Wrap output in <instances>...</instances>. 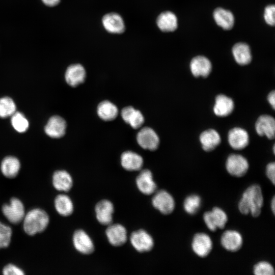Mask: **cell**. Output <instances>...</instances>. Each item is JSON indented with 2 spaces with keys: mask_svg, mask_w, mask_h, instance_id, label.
<instances>
[{
  "mask_svg": "<svg viewBox=\"0 0 275 275\" xmlns=\"http://www.w3.org/2000/svg\"><path fill=\"white\" fill-rule=\"evenodd\" d=\"M264 199L261 187L254 184L249 186L243 193L238 202L239 212L244 215L251 214L257 217L260 215Z\"/></svg>",
  "mask_w": 275,
  "mask_h": 275,
  "instance_id": "obj_1",
  "label": "cell"
},
{
  "mask_svg": "<svg viewBox=\"0 0 275 275\" xmlns=\"http://www.w3.org/2000/svg\"><path fill=\"white\" fill-rule=\"evenodd\" d=\"M22 222L25 233L33 236L42 232L46 229L49 223V217L45 211L36 208L25 213Z\"/></svg>",
  "mask_w": 275,
  "mask_h": 275,
  "instance_id": "obj_2",
  "label": "cell"
},
{
  "mask_svg": "<svg viewBox=\"0 0 275 275\" xmlns=\"http://www.w3.org/2000/svg\"><path fill=\"white\" fill-rule=\"evenodd\" d=\"M2 211L6 219L13 224L22 222L25 214L23 203L16 197L12 198L9 204H4Z\"/></svg>",
  "mask_w": 275,
  "mask_h": 275,
  "instance_id": "obj_3",
  "label": "cell"
},
{
  "mask_svg": "<svg viewBox=\"0 0 275 275\" xmlns=\"http://www.w3.org/2000/svg\"><path fill=\"white\" fill-rule=\"evenodd\" d=\"M228 219L226 212L218 207H214L211 211H206L203 214L206 226L212 232L215 231L217 228H224Z\"/></svg>",
  "mask_w": 275,
  "mask_h": 275,
  "instance_id": "obj_4",
  "label": "cell"
},
{
  "mask_svg": "<svg viewBox=\"0 0 275 275\" xmlns=\"http://www.w3.org/2000/svg\"><path fill=\"white\" fill-rule=\"evenodd\" d=\"M152 203L156 209L164 215L172 213L175 207V202L173 196L163 189L155 193L152 199Z\"/></svg>",
  "mask_w": 275,
  "mask_h": 275,
  "instance_id": "obj_5",
  "label": "cell"
},
{
  "mask_svg": "<svg viewBox=\"0 0 275 275\" xmlns=\"http://www.w3.org/2000/svg\"><path fill=\"white\" fill-rule=\"evenodd\" d=\"M249 164L246 159L239 154H231L227 159L226 168L228 173L234 177H241L248 172Z\"/></svg>",
  "mask_w": 275,
  "mask_h": 275,
  "instance_id": "obj_6",
  "label": "cell"
},
{
  "mask_svg": "<svg viewBox=\"0 0 275 275\" xmlns=\"http://www.w3.org/2000/svg\"><path fill=\"white\" fill-rule=\"evenodd\" d=\"M191 247L194 253L201 258L207 257L211 252L213 243L211 237L205 233H197L193 238Z\"/></svg>",
  "mask_w": 275,
  "mask_h": 275,
  "instance_id": "obj_7",
  "label": "cell"
},
{
  "mask_svg": "<svg viewBox=\"0 0 275 275\" xmlns=\"http://www.w3.org/2000/svg\"><path fill=\"white\" fill-rule=\"evenodd\" d=\"M130 241L132 246L140 253L149 252L154 246L153 238L143 229L133 232Z\"/></svg>",
  "mask_w": 275,
  "mask_h": 275,
  "instance_id": "obj_8",
  "label": "cell"
},
{
  "mask_svg": "<svg viewBox=\"0 0 275 275\" xmlns=\"http://www.w3.org/2000/svg\"><path fill=\"white\" fill-rule=\"evenodd\" d=\"M221 243L227 251L235 252L239 251L242 247L243 237L238 231L235 230H228L222 234Z\"/></svg>",
  "mask_w": 275,
  "mask_h": 275,
  "instance_id": "obj_9",
  "label": "cell"
},
{
  "mask_svg": "<svg viewBox=\"0 0 275 275\" xmlns=\"http://www.w3.org/2000/svg\"><path fill=\"white\" fill-rule=\"evenodd\" d=\"M72 241L75 249L82 254L89 255L94 251L92 240L83 230L78 229L74 232Z\"/></svg>",
  "mask_w": 275,
  "mask_h": 275,
  "instance_id": "obj_10",
  "label": "cell"
},
{
  "mask_svg": "<svg viewBox=\"0 0 275 275\" xmlns=\"http://www.w3.org/2000/svg\"><path fill=\"white\" fill-rule=\"evenodd\" d=\"M137 142L145 149L156 150L159 145V139L156 133L151 128H142L138 133Z\"/></svg>",
  "mask_w": 275,
  "mask_h": 275,
  "instance_id": "obj_11",
  "label": "cell"
},
{
  "mask_svg": "<svg viewBox=\"0 0 275 275\" xmlns=\"http://www.w3.org/2000/svg\"><path fill=\"white\" fill-rule=\"evenodd\" d=\"M66 122L61 116H53L47 122L45 133L51 138L58 139L64 136L66 132Z\"/></svg>",
  "mask_w": 275,
  "mask_h": 275,
  "instance_id": "obj_12",
  "label": "cell"
},
{
  "mask_svg": "<svg viewBox=\"0 0 275 275\" xmlns=\"http://www.w3.org/2000/svg\"><path fill=\"white\" fill-rule=\"evenodd\" d=\"M95 210L98 222L105 226L112 224L114 208L113 203L108 200H102L96 205Z\"/></svg>",
  "mask_w": 275,
  "mask_h": 275,
  "instance_id": "obj_13",
  "label": "cell"
},
{
  "mask_svg": "<svg viewBox=\"0 0 275 275\" xmlns=\"http://www.w3.org/2000/svg\"><path fill=\"white\" fill-rule=\"evenodd\" d=\"M106 235L109 242L114 246H120L127 241V231L125 228L119 224L108 225Z\"/></svg>",
  "mask_w": 275,
  "mask_h": 275,
  "instance_id": "obj_14",
  "label": "cell"
},
{
  "mask_svg": "<svg viewBox=\"0 0 275 275\" xmlns=\"http://www.w3.org/2000/svg\"><path fill=\"white\" fill-rule=\"evenodd\" d=\"M136 184L139 190L143 194L150 195L156 190L157 185L153 179L151 172L145 169L136 178Z\"/></svg>",
  "mask_w": 275,
  "mask_h": 275,
  "instance_id": "obj_15",
  "label": "cell"
},
{
  "mask_svg": "<svg viewBox=\"0 0 275 275\" xmlns=\"http://www.w3.org/2000/svg\"><path fill=\"white\" fill-rule=\"evenodd\" d=\"M257 133L260 136H266L269 139H273L275 133L274 119L269 115L260 116L255 124Z\"/></svg>",
  "mask_w": 275,
  "mask_h": 275,
  "instance_id": "obj_16",
  "label": "cell"
},
{
  "mask_svg": "<svg viewBox=\"0 0 275 275\" xmlns=\"http://www.w3.org/2000/svg\"><path fill=\"white\" fill-rule=\"evenodd\" d=\"M228 142L230 146L235 150H240L246 147L249 142L246 131L241 128L231 129L228 133Z\"/></svg>",
  "mask_w": 275,
  "mask_h": 275,
  "instance_id": "obj_17",
  "label": "cell"
},
{
  "mask_svg": "<svg viewBox=\"0 0 275 275\" xmlns=\"http://www.w3.org/2000/svg\"><path fill=\"white\" fill-rule=\"evenodd\" d=\"M86 77V71L80 64L69 66L66 69L65 78L67 83L71 87H76L82 83Z\"/></svg>",
  "mask_w": 275,
  "mask_h": 275,
  "instance_id": "obj_18",
  "label": "cell"
},
{
  "mask_svg": "<svg viewBox=\"0 0 275 275\" xmlns=\"http://www.w3.org/2000/svg\"><path fill=\"white\" fill-rule=\"evenodd\" d=\"M102 22L104 29L111 33L121 34L125 30L124 21L117 13H111L105 15Z\"/></svg>",
  "mask_w": 275,
  "mask_h": 275,
  "instance_id": "obj_19",
  "label": "cell"
},
{
  "mask_svg": "<svg viewBox=\"0 0 275 275\" xmlns=\"http://www.w3.org/2000/svg\"><path fill=\"white\" fill-rule=\"evenodd\" d=\"M211 64L204 56H197L192 59L190 68L192 74L196 77H207L211 72Z\"/></svg>",
  "mask_w": 275,
  "mask_h": 275,
  "instance_id": "obj_20",
  "label": "cell"
},
{
  "mask_svg": "<svg viewBox=\"0 0 275 275\" xmlns=\"http://www.w3.org/2000/svg\"><path fill=\"white\" fill-rule=\"evenodd\" d=\"M52 183L57 190L67 192L72 187L73 180L72 177L67 171L57 170L52 175Z\"/></svg>",
  "mask_w": 275,
  "mask_h": 275,
  "instance_id": "obj_21",
  "label": "cell"
},
{
  "mask_svg": "<svg viewBox=\"0 0 275 275\" xmlns=\"http://www.w3.org/2000/svg\"><path fill=\"white\" fill-rule=\"evenodd\" d=\"M19 160L13 156H7L2 161L0 169L3 175L8 178H14L19 173L20 169Z\"/></svg>",
  "mask_w": 275,
  "mask_h": 275,
  "instance_id": "obj_22",
  "label": "cell"
},
{
  "mask_svg": "<svg viewBox=\"0 0 275 275\" xmlns=\"http://www.w3.org/2000/svg\"><path fill=\"white\" fill-rule=\"evenodd\" d=\"M233 101L230 97L223 94L216 96L213 107L214 114L219 117L229 115L233 111Z\"/></svg>",
  "mask_w": 275,
  "mask_h": 275,
  "instance_id": "obj_23",
  "label": "cell"
},
{
  "mask_svg": "<svg viewBox=\"0 0 275 275\" xmlns=\"http://www.w3.org/2000/svg\"><path fill=\"white\" fill-rule=\"evenodd\" d=\"M121 162L123 168L130 171L140 170L143 164L141 156L132 151L124 152L121 157Z\"/></svg>",
  "mask_w": 275,
  "mask_h": 275,
  "instance_id": "obj_24",
  "label": "cell"
},
{
  "mask_svg": "<svg viewBox=\"0 0 275 275\" xmlns=\"http://www.w3.org/2000/svg\"><path fill=\"white\" fill-rule=\"evenodd\" d=\"M221 140L218 133L213 129L206 130L200 135L202 148L206 151L214 150L220 144Z\"/></svg>",
  "mask_w": 275,
  "mask_h": 275,
  "instance_id": "obj_25",
  "label": "cell"
},
{
  "mask_svg": "<svg viewBox=\"0 0 275 275\" xmlns=\"http://www.w3.org/2000/svg\"><path fill=\"white\" fill-rule=\"evenodd\" d=\"M123 120L134 129L140 127L144 122L142 113L132 106L124 107L121 111Z\"/></svg>",
  "mask_w": 275,
  "mask_h": 275,
  "instance_id": "obj_26",
  "label": "cell"
},
{
  "mask_svg": "<svg viewBox=\"0 0 275 275\" xmlns=\"http://www.w3.org/2000/svg\"><path fill=\"white\" fill-rule=\"evenodd\" d=\"M232 53L236 62L239 65H245L250 63L252 55L250 47L244 43H238L232 48Z\"/></svg>",
  "mask_w": 275,
  "mask_h": 275,
  "instance_id": "obj_27",
  "label": "cell"
},
{
  "mask_svg": "<svg viewBox=\"0 0 275 275\" xmlns=\"http://www.w3.org/2000/svg\"><path fill=\"white\" fill-rule=\"evenodd\" d=\"M157 24L162 31L172 32L177 28V18L173 13L170 11L164 12L158 16Z\"/></svg>",
  "mask_w": 275,
  "mask_h": 275,
  "instance_id": "obj_28",
  "label": "cell"
},
{
  "mask_svg": "<svg viewBox=\"0 0 275 275\" xmlns=\"http://www.w3.org/2000/svg\"><path fill=\"white\" fill-rule=\"evenodd\" d=\"M54 207L62 216H68L73 211V204L70 198L65 194L58 195L54 199Z\"/></svg>",
  "mask_w": 275,
  "mask_h": 275,
  "instance_id": "obj_29",
  "label": "cell"
},
{
  "mask_svg": "<svg viewBox=\"0 0 275 275\" xmlns=\"http://www.w3.org/2000/svg\"><path fill=\"white\" fill-rule=\"evenodd\" d=\"M213 17L217 24L225 30H230L234 25V16L230 11L217 8L214 11Z\"/></svg>",
  "mask_w": 275,
  "mask_h": 275,
  "instance_id": "obj_30",
  "label": "cell"
},
{
  "mask_svg": "<svg viewBox=\"0 0 275 275\" xmlns=\"http://www.w3.org/2000/svg\"><path fill=\"white\" fill-rule=\"evenodd\" d=\"M98 116L103 120L111 121L115 119L118 114L117 106L109 101H103L97 107Z\"/></svg>",
  "mask_w": 275,
  "mask_h": 275,
  "instance_id": "obj_31",
  "label": "cell"
},
{
  "mask_svg": "<svg viewBox=\"0 0 275 275\" xmlns=\"http://www.w3.org/2000/svg\"><path fill=\"white\" fill-rule=\"evenodd\" d=\"M202 204L201 197L196 194L186 197L183 202V209L188 214H195L200 209Z\"/></svg>",
  "mask_w": 275,
  "mask_h": 275,
  "instance_id": "obj_32",
  "label": "cell"
},
{
  "mask_svg": "<svg viewBox=\"0 0 275 275\" xmlns=\"http://www.w3.org/2000/svg\"><path fill=\"white\" fill-rule=\"evenodd\" d=\"M11 123L13 128L18 132H25L29 127V122L22 113L15 112L11 116Z\"/></svg>",
  "mask_w": 275,
  "mask_h": 275,
  "instance_id": "obj_33",
  "label": "cell"
},
{
  "mask_svg": "<svg viewBox=\"0 0 275 275\" xmlns=\"http://www.w3.org/2000/svg\"><path fill=\"white\" fill-rule=\"evenodd\" d=\"M16 111V106L14 100L9 97L0 98V118L11 117Z\"/></svg>",
  "mask_w": 275,
  "mask_h": 275,
  "instance_id": "obj_34",
  "label": "cell"
},
{
  "mask_svg": "<svg viewBox=\"0 0 275 275\" xmlns=\"http://www.w3.org/2000/svg\"><path fill=\"white\" fill-rule=\"evenodd\" d=\"M12 234L11 227L0 222V249L6 248L9 245Z\"/></svg>",
  "mask_w": 275,
  "mask_h": 275,
  "instance_id": "obj_35",
  "label": "cell"
},
{
  "mask_svg": "<svg viewBox=\"0 0 275 275\" xmlns=\"http://www.w3.org/2000/svg\"><path fill=\"white\" fill-rule=\"evenodd\" d=\"M253 273L255 275H273L274 269L268 262L261 261L257 263L253 267Z\"/></svg>",
  "mask_w": 275,
  "mask_h": 275,
  "instance_id": "obj_36",
  "label": "cell"
},
{
  "mask_svg": "<svg viewBox=\"0 0 275 275\" xmlns=\"http://www.w3.org/2000/svg\"><path fill=\"white\" fill-rule=\"evenodd\" d=\"M4 275H23L24 272L22 269L13 264H8L3 269Z\"/></svg>",
  "mask_w": 275,
  "mask_h": 275,
  "instance_id": "obj_37",
  "label": "cell"
},
{
  "mask_svg": "<svg viewBox=\"0 0 275 275\" xmlns=\"http://www.w3.org/2000/svg\"><path fill=\"white\" fill-rule=\"evenodd\" d=\"M274 5H269L265 9L264 17L266 22L269 25L274 24Z\"/></svg>",
  "mask_w": 275,
  "mask_h": 275,
  "instance_id": "obj_38",
  "label": "cell"
},
{
  "mask_svg": "<svg viewBox=\"0 0 275 275\" xmlns=\"http://www.w3.org/2000/svg\"><path fill=\"white\" fill-rule=\"evenodd\" d=\"M266 174L273 185L275 184V163L270 162L266 166Z\"/></svg>",
  "mask_w": 275,
  "mask_h": 275,
  "instance_id": "obj_39",
  "label": "cell"
},
{
  "mask_svg": "<svg viewBox=\"0 0 275 275\" xmlns=\"http://www.w3.org/2000/svg\"><path fill=\"white\" fill-rule=\"evenodd\" d=\"M42 3L48 7H54L58 5L60 0H41Z\"/></svg>",
  "mask_w": 275,
  "mask_h": 275,
  "instance_id": "obj_40",
  "label": "cell"
},
{
  "mask_svg": "<svg viewBox=\"0 0 275 275\" xmlns=\"http://www.w3.org/2000/svg\"><path fill=\"white\" fill-rule=\"evenodd\" d=\"M268 101L272 108L274 109L275 107V92L272 91L270 92L267 97Z\"/></svg>",
  "mask_w": 275,
  "mask_h": 275,
  "instance_id": "obj_41",
  "label": "cell"
},
{
  "mask_svg": "<svg viewBox=\"0 0 275 275\" xmlns=\"http://www.w3.org/2000/svg\"><path fill=\"white\" fill-rule=\"evenodd\" d=\"M270 205H271V211L274 214L275 213V198L274 197H273L271 200Z\"/></svg>",
  "mask_w": 275,
  "mask_h": 275,
  "instance_id": "obj_42",
  "label": "cell"
},
{
  "mask_svg": "<svg viewBox=\"0 0 275 275\" xmlns=\"http://www.w3.org/2000/svg\"><path fill=\"white\" fill-rule=\"evenodd\" d=\"M273 153H275V151H274V146H273Z\"/></svg>",
  "mask_w": 275,
  "mask_h": 275,
  "instance_id": "obj_43",
  "label": "cell"
}]
</instances>
